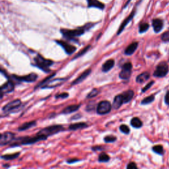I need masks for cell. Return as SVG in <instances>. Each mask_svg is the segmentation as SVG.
<instances>
[{
    "mask_svg": "<svg viewBox=\"0 0 169 169\" xmlns=\"http://www.w3.org/2000/svg\"><path fill=\"white\" fill-rule=\"evenodd\" d=\"M133 65L131 62H127L122 67V70L119 74L120 79L122 80H128L132 75Z\"/></svg>",
    "mask_w": 169,
    "mask_h": 169,
    "instance_id": "obj_6",
    "label": "cell"
},
{
    "mask_svg": "<svg viewBox=\"0 0 169 169\" xmlns=\"http://www.w3.org/2000/svg\"><path fill=\"white\" fill-rule=\"evenodd\" d=\"M15 134L12 132H5L0 136V146H4L11 143L15 139Z\"/></svg>",
    "mask_w": 169,
    "mask_h": 169,
    "instance_id": "obj_9",
    "label": "cell"
},
{
    "mask_svg": "<svg viewBox=\"0 0 169 169\" xmlns=\"http://www.w3.org/2000/svg\"><path fill=\"white\" fill-rule=\"evenodd\" d=\"M161 40L164 43H169V28L167 31L161 34Z\"/></svg>",
    "mask_w": 169,
    "mask_h": 169,
    "instance_id": "obj_34",
    "label": "cell"
},
{
    "mask_svg": "<svg viewBox=\"0 0 169 169\" xmlns=\"http://www.w3.org/2000/svg\"><path fill=\"white\" fill-rule=\"evenodd\" d=\"M110 161V156L105 153H102L99 156V161L100 163H107Z\"/></svg>",
    "mask_w": 169,
    "mask_h": 169,
    "instance_id": "obj_31",
    "label": "cell"
},
{
    "mask_svg": "<svg viewBox=\"0 0 169 169\" xmlns=\"http://www.w3.org/2000/svg\"><path fill=\"white\" fill-rule=\"evenodd\" d=\"M64 128L61 125H53L42 129L38 132V134L42 135V136L48 137L53 136V135H55L57 133L64 131Z\"/></svg>",
    "mask_w": 169,
    "mask_h": 169,
    "instance_id": "obj_5",
    "label": "cell"
},
{
    "mask_svg": "<svg viewBox=\"0 0 169 169\" xmlns=\"http://www.w3.org/2000/svg\"><path fill=\"white\" fill-rule=\"evenodd\" d=\"M131 2V0H128V1L126 2V3H125V6H124V8H125V7H126V6H128V4L129 3V2Z\"/></svg>",
    "mask_w": 169,
    "mask_h": 169,
    "instance_id": "obj_45",
    "label": "cell"
},
{
    "mask_svg": "<svg viewBox=\"0 0 169 169\" xmlns=\"http://www.w3.org/2000/svg\"><path fill=\"white\" fill-rule=\"evenodd\" d=\"M131 125L134 128H141L143 125V123L141 120V119L139 118L138 117H134L131 120V122H130Z\"/></svg>",
    "mask_w": 169,
    "mask_h": 169,
    "instance_id": "obj_28",
    "label": "cell"
},
{
    "mask_svg": "<svg viewBox=\"0 0 169 169\" xmlns=\"http://www.w3.org/2000/svg\"><path fill=\"white\" fill-rule=\"evenodd\" d=\"M151 74L149 71H143L136 77V81L137 83L142 84L150 79Z\"/></svg>",
    "mask_w": 169,
    "mask_h": 169,
    "instance_id": "obj_18",
    "label": "cell"
},
{
    "mask_svg": "<svg viewBox=\"0 0 169 169\" xmlns=\"http://www.w3.org/2000/svg\"><path fill=\"white\" fill-rule=\"evenodd\" d=\"M139 46L138 42H133L132 44H130L129 46H127L124 50V54L127 56H131L135 52H136L137 49Z\"/></svg>",
    "mask_w": 169,
    "mask_h": 169,
    "instance_id": "obj_17",
    "label": "cell"
},
{
    "mask_svg": "<svg viewBox=\"0 0 169 169\" xmlns=\"http://www.w3.org/2000/svg\"><path fill=\"white\" fill-rule=\"evenodd\" d=\"M169 73V65L166 61H161L157 65L153 75L156 78H164Z\"/></svg>",
    "mask_w": 169,
    "mask_h": 169,
    "instance_id": "obj_4",
    "label": "cell"
},
{
    "mask_svg": "<svg viewBox=\"0 0 169 169\" xmlns=\"http://www.w3.org/2000/svg\"><path fill=\"white\" fill-rule=\"evenodd\" d=\"M91 71H92V70H91V68H89L87 70H85V71H83V73H82L78 77H77V79H75V81L72 82L71 85H76L77 84L81 83V82H83L87 78V77L91 74Z\"/></svg>",
    "mask_w": 169,
    "mask_h": 169,
    "instance_id": "obj_16",
    "label": "cell"
},
{
    "mask_svg": "<svg viewBox=\"0 0 169 169\" xmlns=\"http://www.w3.org/2000/svg\"><path fill=\"white\" fill-rule=\"evenodd\" d=\"M95 25V23H87L85 25L78 27L75 28V29H66V28H61L60 32L62 34L63 36H64L66 39L72 41L77 42L76 38L79 37L81 35H83L85 32L86 31L89 30L91 28H92Z\"/></svg>",
    "mask_w": 169,
    "mask_h": 169,
    "instance_id": "obj_1",
    "label": "cell"
},
{
    "mask_svg": "<svg viewBox=\"0 0 169 169\" xmlns=\"http://www.w3.org/2000/svg\"><path fill=\"white\" fill-rule=\"evenodd\" d=\"M164 101H165V104L169 107V89L167 91V92L165 95V97H164Z\"/></svg>",
    "mask_w": 169,
    "mask_h": 169,
    "instance_id": "obj_41",
    "label": "cell"
},
{
    "mask_svg": "<svg viewBox=\"0 0 169 169\" xmlns=\"http://www.w3.org/2000/svg\"><path fill=\"white\" fill-rule=\"evenodd\" d=\"M81 107V104H72L67 106L64 110H62V114H69L71 113H73L75 111H77Z\"/></svg>",
    "mask_w": 169,
    "mask_h": 169,
    "instance_id": "obj_22",
    "label": "cell"
},
{
    "mask_svg": "<svg viewBox=\"0 0 169 169\" xmlns=\"http://www.w3.org/2000/svg\"><path fill=\"white\" fill-rule=\"evenodd\" d=\"M47 138V137L42 136V135H39L38 133L36 136L32 137H22L20 138H18L15 142L12 145H11V147L19 146H20V145H31L37 143L38 142L44 141V140H46Z\"/></svg>",
    "mask_w": 169,
    "mask_h": 169,
    "instance_id": "obj_2",
    "label": "cell"
},
{
    "mask_svg": "<svg viewBox=\"0 0 169 169\" xmlns=\"http://www.w3.org/2000/svg\"><path fill=\"white\" fill-rule=\"evenodd\" d=\"M138 167L137 166V165L136 164V163L134 162H131L129 163L128 165H127V168L128 169H137Z\"/></svg>",
    "mask_w": 169,
    "mask_h": 169,
    "instance_id": "obj_42",
    "label": "cell"
},
{
    "mask_svg": "<svg viewBox=\"0 0 169 169\" xmlns=\"http://www.w3.org/2000/svg\"><path fill=\"white\" fill-rule=\"evenodd\" d=\"M99 93V91L97 89H93L87 96V99H92L97 96Z\"/></svg>",
    "mask_w": 169,
    "mask_h": 169,
    "instance_id": "obj_36",
    "label": "cell"
},
{
    "mask_svg": "<svg viewBox=\"0 0 169 169\" xmlns=\"http://www.w3.org/2000/svg\"><path fill=\"white\" fill-rule=\"evenodd\" d=\"M96 107V103L95 101H91L88 103V104L87 105L86 107V111L87 112H91V111H92L95 109Z\"/></svg>",
    "mask_w": 169,
    "mask_h": 169,
    "instance_id": "obj_37",
    "label": "cell"
},
{
    "mask_svg": "<svg viewBox=\"0 0 169 169\" xmlns=\"http://www.w3.org/2000/svg\"><path fill=\"white\" fill-rule=\"evenodd\" d=\"M88 126V124L85 122H77L70 124L69 125V129L72 131H75V130L87 128Z\"/></svg>",
    "mask_w": 169,
    "mask_h": 169,
    "instance_id": "obj_25",
    "label": "cell"
},
{
    "mask_svg": "<svg viewBox=\"0 0 169 169\" xmlns=\"http://www.w3.org/2000/svg\"><path fill=\"white\" fill-rule=\"evenodd\" d=\"M14 88H15V85H14L13 82L11 80L7 81L6 83H5L0 88V92H1V96L2 98L3 96L7 93H10L12 91H13Z\"/></svg>",
    "mask_w": 169,
    "mask_h": 169,
    "instance_id": "obj_13",
    "label": "cell"
},
{
    "mask_svg": "<svg viewBox=\"0 0 169 169\" xmlns=\"http://www.w3.org/2000/svg\"><path fill=\"white\" fill-rule=\"evenodd\" d=\"M56 42L57 44L61 46L63 48V49L65 50L66 54L68 55L74 54V53L77 50V48L75 46L71 45L68 42H66L63 40H56Z\"/></svg>",
    "mask_w": 169,
    "mask_h": 169,
    "instance_id": "obj_11",
    "label": "cell"
},
{
    "mask_svg": "<svg viewBox=\"0 0 169 169\" xmlns=\"http://www.w3.org/2000/svg\"><path fill=\"white\" fill-rule=\"evenodd\" d=\"M120 132H122L124 134H129L130 132L129 128L128 126L127 125H125V124H122V125H120Z\"/></svg>",
    "mask_w": 169,
    "mask_h": 169,
    "instance_id": "obj_38",
    "label": "cell"
},
{
    "mask_svg": "<svg viewBox=\"0 0 169 169\" xmlns=\"http://www.w3.org/2000/svg\"><path fill=\"white\" fill-rule=\"evenodd\" d=\"M80 160L79 158H70L68 159V160H67V163L68 164H73V163H77V162H79Z\"/></svg>",
    "mask_w": 169,
    "mask_h": 169,
    "instance_id": "obj_43",
    "label": "cell"
},
{
    "mask_svg": "<svg viewBox=\"0 0 169 169\" xmlns=\"http://www.w3.org/2000/svg\"><path fill=\"white\" fill-rule=\"evenodd\" d=\"M69 96V94L67 93H60V94H57L56 96H55V98L56 99H66Z\"/></svg>",
    "mask_w": 169,
    "mask_h": 169,
    "instance_id": "obj_40",
    "label": "cell"
},
{
    "mask_svg": "<svg viewBox=\"0 0 169 169\" xmlns=\"http://www.w3.org/2000/svg\"><path fill=\"white\" fill-rule=\"evenodd\" d=\"M149 27H150V25H149V24L147 23H140L139 25V33L143 34L149 30Z\"/></svg>",
    "mask_w": 169,
    "mask_h": 169,
    "instance_id": "obj_30",
    "label": "cell"
},
{
    "mask_svg": "<svg viewBox=\"0 0 169 169\" xmlns=\"http://www.w3.org/2000/svg\"><path fill=\"white\" fill-rule=\"evenodd\" d=\"M12 78L16 81L27 82V83H33L36 81L38 78V75L35 73H31L27 75L19 76L16 75H12Z\"/></svg>",
    "mask_w": 169,
    "mask_h": 169,
    "instance_id": "obj_8",
    "label": "cell"
},
{
    "mask_svg": "<svg viewBox=\"0 0 169 169\" xmlns=\"http://www.w3.org/2000/svg\"><path fill=\"white\" fill-rule=\"evenodd\" d=\"M87 6L89 8L95 7L102 9V10L104 9V4L99 1V0H87Z\"/></svg>",
    "mask_w": 169,
    "mask_h": 169,
    "instance_id": "obj_19",
    "label": "cell"
},
{
    "mask_svg": "<svg viewBox=\"0 0 169 169\" xmlns=\"http://www.w3.org/2000/svg\"><path fill=\"white\" fill-rule=\"evenodd\" d=\"M20 155V153H15L13 154H4V155H2V158L3 159V160H13V159H15L17 158H18Z\"/></svg>",
    "mask_w": 169,
    "mask_h": 169,
    "instance_id": "obj_29",
    "label": "cell"
},
{
    "mask_svg": "<svg viewBox=\"0 0 169 169\" xmlns=\"http://www.w3.org/2000/svg\"><path fill=\"white\" fill-rule=\"evenodd\" d=\"M156 95H157V93H154V94H152L151 95L146 96V97H145L141 101L140 104L146 106V105H148V104H150L153 103L154 101V100H155Z\"/></svg>",
    "mask_w": 169,
    "mask_h": 169,
    "instance_id": "obj_26",
    "label": "cell"
},
{
    "mask_svg": "<svg viewBox=\"0 0 169 169\" xmlns=\"http://www.w3.org/2000/svg\"><path fill=\"white\" fill-rule=\"evenodd\" d=\"M36 125V121H35V120H34V121L25 122V123L21 125H20V126L19 127L18 131H19V132L25 131V130H27L28 129L35 127Z\"/></svg>",
    "mask_w": 169,
    "mask_h": 169,
    "instance_id": "obj_23",
    "label": "cell"
},
{
    "mask_svg": "<svg viewBox=\"0 0 169 169\" xmlns=\"http://www.w3.org/2000/svg\"><path fill=\"white\" fill-rule=\"evenodd\" d=\"M164 21L162 19L160 18H155L152 20V27L153 28L154 32L158 34L161 32L164 28Z\"/></svg>",
    "mask_w": 169,
    "mask_h": 169,
    "instance_id": "obj_14",
    "label": "cell"
},
{
    "mask_svg": "<svg viewBox=\"0 0 169 169\" xmlns=\"http://www.w3.org/2000/svg\"><path fill=\"white\" fill-rule=\"evenodd\" d=\"M115 64V61L112 59H110L108 60L107 61H106L103 66H102V71L103 72H108L110 70H112L113 68V67L114 66Z\"/></svg>",
    "mask_w": 169,
    "mask_h": 169,
    "instance_id": "obj_24",
    "label": "cell"
},
{
    "mask_svg": "<svg viewBox=\"0 0 169 169\" xmlns=\"http://www.w3.org/2000/svg\"><path fill=\"white\" fill-rule=\"evenodd\" d=\"M122 97L124 99V104H126V103H129L130 101L133 99V98L134 97L135 93L133 90L129 89V90L125 91H124V92H123L122 93Z\"/></svg>",
    "mask_w": 169,
    "mask_h": 169,
    "instance_id": "obj_20",
    "label": "cell"
},
{
    "mask_svg": "<svg viewBox=\"0 0 169 169\" xmlns=\"http://www.w3.org/2000/svg\"><path fill=\"white\" fill-rule=\"evenodd\" d=\"M117 140V137H115L114 136H107L104 137V141L105 143H114Z\"/></svg>",
    "mask_w": 169,
    "mask_h": 169,
    "instance_id": "obj_35",
    "label": "cell"
},
{
    "mask_svg": "<svg viewBox=\"0 0 169 169\" xmlns=\"http://www.w3.org/2000/svg\"><path fill=\"white\" fill-rule=\"evenodd\" d=\"M34 60L35 62V65L41 70L46 72V73H49L50 71L49 67L54 64L53 61L45 59L44 57H42L39 54H38L37 56L35 57Z\"/></svg>",
    "mask_w": 169,
    "mask_h": 169,
    "instance_id": "obj_3",
    "label": "cell"
},
{
    "mask_svg": "<svg viewBox=\"0 0 169 169\" xmlns=\"http://www.w3.org/2000/svg\"><path fill=\"white\" fill-rule=\"evenodd\" d=\"M22 103L20 99H16L14 100L11 102H9L7 104H6L4 107L2 108V111L6 112H10L12 110H14L19 108L21 105Z\"/></svg>",
    "mask_w": 169,
    "mask_h": 169,
    "instance_id": "obj_10",
    "label": "cell"
},
{
    "mask_svg": "<svg viewBox=\"0 0 169 169\" xmlns=\"http://www.w3.org/2000/svg\"><path fill=\"white\" fill-rule=\"evenodd\" d=\"M123 104H124V99H123L122 94H120V95L116 96L114 97V100H113V103H112V107L114 109L117 110L121 107Z\"/></svg>",
    "mask_w": 169,
    "mask_h": 169,
    "instance_id": "obj_21",
    "label": "cell"
},
{
    "mask_svg": "<svg viewBox=\"0 0 169 169\" xmlns=\"http://www.w3.org/2000/svg\"><path fill=\"white\" fill-rule=\"evenodd\" d=\"M103 148L101 146H95L92 147V150L93 151H98V150H102Z\"/></svg>",
    "mask_w": 169,
    "mask_h": 169,
    "instance_id": "obj_44",
    "label": "cell"
},
{
    "mask_svg": "<svg viewBox=\"0 0 169 169\" xmlns=\"http://www.w3.org/2000/svg\"><path fill=\"white\" fill-rule=\"evenodd\" d=\"M55 75H56V73L53 74L52 75H50V76H48V77H46V78H45L44 80L42 81L41 82H40V83L38 84V85H36V86L35 87V89H36L37 88H39V87H42L43 85H44L46 83H48V82L52 78V77H54L55 76Z\"/></svg>",
    "mask_w": 169,
    "mask_h": 169,
    "instance_id": "obj_32",
    "label": "cell"
},
{
    "mask_svg": "<svg viewBox=\"0 0 169 169\" xmlns=\"http://www.w3.org/2000/svg\"><path fill=\"white\" fill-rule=\"evenodd\" d=\"M154 81H153V80L151 81L150 82H149V83H148L146 86H145L144 87H143L142 89V93H146V91H147L149 89H150L151 87L154 85Z\"/></svg>",
    "mask_w": 169,
    "mask_h": 169,
    "instance_id": "obj_39",
    "label": "cell"
},
{
    "mask_svg": "<svg viewBox=\"0 0 169 169\" xmlns=\"http://www.w3.org/2000/svg\"><path fill=\"white\" fill-rule=\"evenodd\" d=\"M151 150L153 153H154L157 154H158V155H161V156L165 155V150L162 145H155V146L152 147Z\"/></svg>",
    "mask_w": 169,
    "mask_h": 169,
    "instance_id": "obj_27",
    "label": "cell"
},
{
    "mask_svg": "<svg viewBox=\"0 0 169 169\" xmlns=\"http://www.w3.org/2000/svg\"><path fill=\"white\" fill-rule=\"evenodd\" d=\"M91 47V45H88L87 46H86L85 48H84L83 49H82L81 51L79 52V53H77V54L74 57V59L73 60H75L77 58H78V57H81L82 56H83L85 54H86V52L90 49Z\"/></svg>",
    "mask_w": 169,
    "mask_h": 169,
    "instance_id": "obj_33",
    "label": "cell"
},
{
    "mask_svg": "<svg viewBox=\"0 0 169 169\" xmlns=\"http://www.w3.org/2000/svg\"><path fill=\"white\" fill-rule=\"evenodd\" d=\"M112 107V105H111L109 101L103 100L96 106V112L99 115H105L110 112Z\"/></svg>",
    "mask_w": 169,
    "mask_h": 169,
    "instance_id": "obj_7",
    "label": "cell"
},
{
    "mask_svg": "<svg viewBox=\"0 0 169 169\" xmlns=\"http://www.w3.org/2000/svg\"><path fill=\"white\" fill-rule=\"evenodd\" d=\"M67 80L66 78H58V79H50L49 81L46 83L44 86H42V89H52L55 88L57 86L61 85L62 83H64V82Z\"/></svg>",
    "mask_w": 169,
    "mask_h": 169,
    "instance_id": "obj_12",
    "label": "cell"
},
{
    "mask_svg": "<svg viewBox=\"0 0 169 169\" xmlns=\"http://www.w3.org/2000/svg\"><path fill=\"white\" fill-rule=\"evenodd\" d=\"M136 9H134L132 11V13L129 14V15L124 19V21L122 22V23L121 24V25H120V27H119V29H118V32H117L118 35H120V34L122 32V31H124L125 27H126L128 24L132 20L133 18L135 16V15H136Z\"/></svg>",
    "mask_w": 169,
    "mask_h": 169,
    "instance_id": "obj_15",
    "label": "cell"
}]
</instances>
